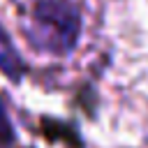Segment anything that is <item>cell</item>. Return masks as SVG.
Returning a JSON list of instances; mask_svg holds the SVG:
<instances>
[{"mask_svg": "<svg viewBox=\"0 0 148 148\" xmlns=\"http://www.w3.org/2000/svg\"><path fill=\"white\" fill-rule=\"evenodd\" d=\"M35 39L51 51H69L79 32V14L67 0H39L32 16Z\"/></svg>", "mask_w": 148, "mask_h": 148, "instance_id": "6da1fadb", "label": "cell"}, {"mask_svg": "<svg viewBox=\"0 0 148 148\" xmlns=\"http://www.w3.org/2000/svg\"><path fill=\"white\" fill-rule=\"evenodd\" d=\"M12 139V125L5 116V109H2V102H0V141H7Z\"/></svg>", "mask_w": 148, "mask_h": 148, "instance_id": "7a4b0ae2", "label": "cell"}]
</instances>
